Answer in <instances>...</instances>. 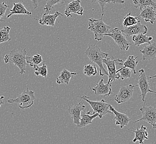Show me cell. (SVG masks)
<instances>
[{"label": "cell", "mask_w": 156, "mask_h": 144, "mask_svg": "<svg viewBox=\"0 0 156 144\" xmlns=\"http://www.w3.org/2000/svg\"><path fill=\"white\" fill-rule=\"evenodd\" d=\"M85 54L87 56L91 62L98 65L100 76L102 77L105 75L108 76V72L105 70L103 66V60L108 57V53L101 51L98 45H92L89 46Z\"/></svg>", "instance_id": "6da1fadb"}, {"label": "cell", "mask_w": 156, "mask_h": 144, "mask_svg": "<svg viewBox=\"0 0 156 144\" xmlns=\"http://www.w3.org/2000/svg\"><path fill=\"white\" fill-rule=\"evenodd\" d=\"M27 52L26 49L20 51L13 49L10 51L8 54H6L4 57V61L6 63L13 64L20 69L21 74L26 73V67L27 63L26 62V56Z\"/></svg>", "instance_id": "7a4b0ae2"}, {"label": "cell", "mask_w": 156, "mask_h": 144, "mask_svg": "<svg viewBox=\"0 0 156 144\" xmlns=\"http://www.w3.org/2000/svg\"><path fill=\"white\" fill-rule=\"evenodd\" d=\"M88 30L93 32L95 39L98 41H101L106 34L111 32L112 28L105 24L102 20V17L96 20L95 18H89Z\"/></svg>", "instance_id": "3957f363"}, {"label": "cell", "mask_w": 156, "mask_h": 144, "mask_svg": "<svg viewBox=\"0 0 156 144\" xmlns=\"http://www.w3.org/2000/svg\"><path fill=\"white\" fill-rule=\"evenodd\" d=\"M78 97L88 103L90 104L91 107L93 109V114L98 113L99 114V118L101 119L107 114L113 115L112 112L110 110V104L107 103L106 101L104 99H101V100L99 101H93L89 100V98L86 95Z\"/></svg>", "instance_id": "277c9868"}, {"label": "cell", "mask_w": 156, "mask_h": 144, "mask_svg": "<svg viewBox=\"0 0 156 144\" xmlns=\"http://www.w3.org/2000/svg\"><path fill=\"white\" fill-rule=\"evenodd\" d=\"M36 96L34 95V92L32 90H29L27 87V89L24 90L17 98L15 99H9L7 100V103H17L19 108L26 109L30 108L33 105Z\"/></svg>", "instance_id": "5b68a950"}, {"label": "cell", "mask_w": 156, "mask_h": 144, "mask_svg": "<svg viewBox=\"0 0 156 144\" xmlns=\"http://www.w3.org/2000/svg\"><path fill=\"white\" fill-rule=\"evenodd\" d=\"M140 74L138 75L137 83V87L140 88L141 91V96H142V100L144 102L146 103L145 100L146 96L148 93H156V92L151 90L150 89V85L148 81V78H147L146 75V73L144 69H141L139 70Z\"/></svg>", "instance_id": "8992f818"}, {"label": "cell", "mask_w": 156, "mask_h": 144, "mask_svg": "<svg viewBox=\"0 0 156 144\" xmlns=\"http://www.w3.org/2000/svg\"><path fill=\"white\" fill-rule=\"evenodd\" d=\"M140 110L142 114V117L133 123L143 120L151 124L153 129L156 130V105L154 106H143Z\"/></svg>", "instance_id": "52a82bcc"}, {"label": "cell", "mask_w": 156, "mask_h": 144, "mask_svg": "<svg viewBox=\"0 0 156 144\" xmlns=\"http://www.w3.org/2000/svg\"><path fill=\"white\" fill-rule=\"evenodd\" d=\"M105 36H109L111 37L119 47L120 49L122 51H127L129 48V45H131L126 37L123 36L121 31L118 28H113L110 33L106 34Z\"/></svg>", "instance_id": "ba28073f"}, {"label": "cell", "mask_w": 156, "mask_h": 144, "mask_svg": "<svg viewBox=\"0 0 156 144\" xmlns=\"http://www.w3.org/2000/svg\"><path fill=\"white\" fill-rule=\"evenodd\" d=\"M136 87H137V85L130 84L127 86L121 87L119 92L115 97V100L117 104H121L129 101L132 97L134 88Z\"/></svg>", "instance_id": "9c48e42d"}, {"label": "cell", "mask_w": 156, "mask_h": 144, "mask_svg": "<svg viewBox=\"0 0 156 144\" xmlns=\"http://www.w3.org/2000/svg\"><path fill=\"white\" fill-rule=\"evenodd\" d=\"M111 84L112 82L108 81L106 84H104V79L102 78L99 79L95 87L91 88L89 87V88L97 96L104 95L105 96H108L112 93L111 89Z\"/></svg>", "instance_id": "30bf717a"}, {"label": "cell", "mask_w": 156, "mask_h": 144, "mask_svg": "<svg viewBox=\"0 0 156 144\" xmlns=\"http://www.w3.org/2000/svg\"><path fill=\"white\" fill-rule=\"evenodd\" d=\"M85 108L86 106L83 101L78 103L76 104L69 106V115L73 119V123L76 126L80 123L81 112L85 110Z\"/></svg>", "instance_id": "8fae6325"}, {"label": "cell", "mask_w": 156, "mask_h": 144, "mask_svg": "<svg viewBox=\"0 0 156 144\" xmlns=\"http://www.w3.org/2000/svg\"><path fill=\"white\" fill-rule=\"evenodd\" d=\"M119 59H114L112 57L110 58H106L103 60V63L105 64L108 70V81L113 82L116 79H119V76L116 73V63Z\"/></svg>", "instance_id": "7c38bea8"}, {"label": "cell", "mask_w": 156, "mask_h": 144, "mask_svg": "<svg viewBox=\"0 0 156 144\" xmlns=\"http://www.w3.org/2000/svg\"><path fill=\"white\" fill-rule=\"evenodd\" d=\"M121 32L125 33L127 37L138 34H146L147 33V27L144 24H141V21H138L137 23L129 27H125L122 30Z\"/></svg>", "instance_id": "4fadbf2b"}, {"label": "cell", "mask_w": 156, "mask_h": 144, "mask_svg": "<svg viewBox=\"0 0 156 144\" xmlns=\"http://www.w3.org/2000/svg\"><path fill=\"white\" fill-rule=\"evenodd\" d=\"M80 0H75L67 5L64 11V14L66 17H72L73 13L77 14L78 15L83 16L84 13V9L80 5Z\"/></svg>", "instance_id": "5bb4252c"}, {"label": "cell", "mask_w": 156, "mask_h": 144, "mask_svg": "<svg viewBox=\"0 0 156 144\" xmlns=\"http://www.w3.org/2000/svg\"><path fill=\"white\" fill-rule=\"evenodd\" d=\"M156 9L153 6H147L141 11L138 15L141 19H144L146 22H150L151 24H154L156 20Z\"/></svg>", "instance_id": "9a60e30c"}, {"label": "cell", "mask_w": 156, "mask_h": 144, "mask_svg": "<svg viewBox=\"0 0 156 144\" xmlns=\"http://www.w3.org/2000/svg\"><path fill=\"white\" fill-rule=\"evenodd\" d=\"M110 110L112 112L113 114L115 115L114 120L116 121V125H120L121 129L128 125L131 119L127 115L116 111L115 109L111 105L110 106Z\"/></svg>", "instance_id": "2e32d148"}, {"label": "cell", "mask_w": 156, "mask_h": 144, "mask_svg": "<svg viewBox=\"0 0 156 144\" xmlns=\"http://www.w3.org/2000/svg\"><path fill=\"white\" fill-rule=\"evenodd\" d=\"M62 16L63 15L58 11H56L53 15L49 14V13H44L42 17L38 19V20H39V24L41 25H46L53 27L55 26V21L58 17Z\"/></svg>", "instance_id": "e0dca14e"}, {"label": "cell", "mask_w": 156, "mask_h": 144, "mask_svg": "<svg viewBox=\"0 0 156 144\" xmlns=\"http://www.w3.org/2000/svg\"><path fill=\"white\" fill-rule=\"evenodd\" d=\"M138 62V57L137 56L135 57L133 56H129L126 58L125 62H123L122 60L119 59L116 64L119 65H123V68H129L132 70L135 74H136V69Z\"/></svg>", "instance_id": "ac0fdd59"}, {"label": "cell", "mask_w": 156, "mask_h": 144, "mask_svg": "<svg viewBox=\"0 0 156 144\" xmlns=\"http://www.w3.org/2000/svg\"><path fill=\"white\" fill-rule=\"evenodd\" d=\"M140 51L143 54V60H153L156 57V43H151L149 45L144 46V49Z\"/></svg>", "instance_id": "d6986e66"}, {"label": "cell", "mask_w": 156, "mask_h": 144, "mask_svg": "<svg viewBox=\"0 0 156 144\" xmlns=\"http://www.w3.org/2000/svg\"><path fill=\"white\" fill-rule=\"evenodd\" d=\"M9 11L10 13L7 16V18H9L13 15H27L30 16L32 15V13L26 9L24 5L22 2H14L13 8L11 9H9Z\"/></svg>", "instance_id": "ffe728a7"}, {"label": "cell", "mask_w": 156, "mask_h": 144, "mask_svg": "<svg viewBox=\"0 0 156 144\" xmlns=\"http://www.w3.org/2000/svg\"><path fill=\"white\" fill-rule=\"evenodd\" d=\"M90 111L86 112L85 110L82 111V114L81 113V117L80 120V123L77 125L78 128H81L83 127H85L90 124H92V121L94 119L95 117H99V114L98 113L93 114L90 115Z\"/></svg>", "instance_id": "44dd1931"}, {"label": "cell", "mask_w": 156, "mask_h": 144, "mask_svg": "<svg viewBox=\"0 0 156 144\" xmlns=\"http://www.w3.org/2000/svg\"><path fill=\"white\" fill-rule=\"evenodd\" d=\"M129 130L132 132H135V138L133 139L132 140L133 142H136V141H138L140 144H144V140L148 139L147 128L144 125H141L140 129L137 128L136 130H129Z\"/></svg>", "instance_id": "7402d4cb"}, {"label": "cell", "mask_w": 156, "mask_h": 144, "mask_svg": "<svg viewBox=\"0 0 156 144\" xmlns=\"http://www.w3.org/2000/svg\"><path fill=\"white\" fill-rule=\"evenodd\" d=\"M77 74H78V73L70 72L66 68L63 69V70L60 72L59 76L57 78V83L58 84L62 83L69 84L71 78Z\"/></svg>", "instance_id": "603a6c76"}, {"label": "cell", "mask_w": 156, "mask_h": 144, "mask_svg": "<svg viewBox=\"0 0 156 144\" xmlns=\"http://www.w3.org/2000/svg\"><path fill=\"white\" fill-rule=\"evenodd\" d=\"M132 39L133 42H134V45L139 47L140 45L144 43L151 44V41L153 39V37H148L144 34H138L133 35Z\"/></svg>", "instance_id": "cb8c5ba5"}, {"label": "cell", "mask_w": 156, "mask_h": 144, "mask_svg": "<svg viewBox=\"0 0 156 144\" xmlns=\"http://www.w3.org/2000/svg\"><path fill=\"white\" fill-rule=\"evenodd\" d=\"M132 1L135 5V7L138 8L140 12L147 6H153L156 9V2H154L153 0H132Z\"/></svg>", "instance_id": "d4e9b609"}, {"label": "cell", "mask_w": 156, "mask_h": 144, "mask_svg": "<svg viewBox=\"0 0 156 144\" xmlns=\"http://www.w3.org/2000/svg\"><path fill=\"white\" fill-rule=\"evenodd\" d=\"M123 21L122 22L123 27H127L133 26L134 24L137 23L138 21H141V18L138 16L133 17L131 15V12L124 17L123 18Z\"/></svg>", "instance_id": "484cf974"}, {"label": "cell", "mask_w": 156, "mask_h": 144, "mask_svg": "<svg viewBox=\"0 0 156 144\" xmlns=\"http://www.w3.org/2000/svg\"><path fill=\"white\" fill-rule=\"evenodd\" d=\"M26 62L27 64H30V67L34 68L43 62V58L41 54H37L33 56H26Z\"/></svg>", "instance_id": "4316f807"}, {"label": "cell", "mask_w": 156, "mask_h": 144, "mask_svg": "<svg viewBox=\"0 0 156 144\" xmlns=\"http://www.w3.org/2000/svg\"><path fill=\"white\" fill-rule=\"evenodd\" d=\"M92 2H98L99 5L101 7L102 11V16L101 17H103L104 15V10L105 7L107 3H121L123 4L125 3L124 0H92Z\"/></svg>", "instance_id": "83f0119b"}, {"label": "cell", "mask_w": 156, "mask_h": 144, "mask_svg": "<svg viewBox=\"0 0 156 144\" xmlns=\"http://www.w3.org/2000/svg\"><path fill=\"white\" fill-rule=\"evenodd\" d=\"M10 27L8 26L0 28V44L4 42H9L11 38L9 36Z\"/></svg>", "instance_id": "f1b7e54d"}, {"label": "cell", "mask_w": 156, "mask_h": 144, "mask_svg": "<svg viewBox=\"0 0 156 144\" xmlns=\"http://www.w3.org/2000/svg\"><path fill=\"white\" fill-rule=\"evenodd\" d=\"M84 74L87 76V77H91V76H94L96 75L98 73V70L96 68V66L94 64H89L87 65H85L84 66V70H83Z\"/></svg>", "instance_id": "f546056e"}, {"label": "cell", "mask_w": 156, "mask_h": 144, "mask_svg": "<svg viewBox=\"0 0 156 144\" xmlns=\"http://www.w3.org/2000/svg\"><path fill=\"white\" fill-rule=\"evenodd\" d=\"M33 69L35 70L34 73L37 76L41 75L44 78H47L48 74V69L45 64H43L41 67L37 66L34 67Z\"/></svg>", "instance_id": "4dcf8cb0"}, {"label": "cell", "mask_w": 156, "mask_h": 144, "mask_svg": "<svg viewBox=\"0 0 156 144\" xmlns=\"http://www.w3.org/2000/svg\"><path fill=\"white\" fill-rule=\"evenodd\" d=\"M119 76V79L124 80L126 79L131 78V70L129 68H121L116 70Z\"/></svg>", "instance_id": "1f68e13d"}, {"label": "cell", "mask_w": 156, "mask_h": 144, "mask_svg": "<svg viewBox=\"0 0 156 144\" xmlns=\"http://www.w3.org/2000/svg\"><path fill=\"white\" fill-rule=\"evenodd\" d=\"M66 0H46V4L44 9L45 10V13H48L51 9H53V7L56 5L63 3Z\"/></svg>", "instance_id": "d6a6232c"}, {"label": "cell", "mask_w": 156, "mask_h": 144, "mask_svg": "<svg viewBox=\"0 0 156 144\" xmlns=\"http://www.w3.org/2000/svg\"><path fill=\"white\" fill-rule=\"evenodd\" d=\"M9 7V6L6 5L5 2H0V22H2H2L5 21L2 20V18L5 15V13L6 12V10Z\"/></svg>", "instance_id": "836d02e7"}, {"label": "cell", "mask_w": 156, "mask_h": 144, "mask_svg": "<svg viewBox=\"0 0 156 144\" xmlns=\"http://www.w3.org/2000/svg\"><path fill=\"white\" fill-rule=\"evenodd\" d=\"M33 3V5L34 6V9H36L38 7V3H37V0H30Z\"/></svg>", "instance_id": "e575fe53"}, {"label": "cell", "mask_w": 156, "mask_h": 144, "mask_svg": "<svg viewBox=\"0 0 156 144\" xmlns=\"http://www.w3.org/2000/svg\"><path fill=\"white\" fill-rule=\"evenodd\" d=\"M4 98H5L4 96H0V107L2 106L4 104Z\"/></svg>", "instance_id": "d590c367"}, {"label": "cell", "mask_w": 156, "mask_h": 144, "mask_svg": "<svg viewBox=\"0 0 156 144\" xmlns=\"http://www.w3.org/2000/svg\"><path fill=\"white\" fill-rule=\"evenodd\" d=\"M156 75H153V76H151V77H150L148 78V79H152V78H156Z\"/></svg>", "instance_id": "8d00e7d4"}, {"label": "cell", "mask_w": 156, "mask_h": 144, "mask_svg": "<svg viewBox=\"0 0 156 144\" xmlns=\"http://www.w3.org/2000/svg\"><path fill=\"white\" fill-rule=\"evenodd\" d=\"M155 94H156V93H155Z\"/></svg>", "instance_id": "74e56055"}, {"label": "cell", "mask_w": 156, "mask_h": 144, "mask_svg": "<svg viewBox=\"0 0 156 144\" xmlns=\"http://www.w3.org/2000/svg\"></svg>", "instance_id": "f35d334b"}]
</instances>
